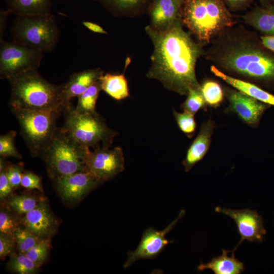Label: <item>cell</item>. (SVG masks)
I'll return each instance as SVG.
<instances>
[{
    "label": "cell",
    "instance_id": "1",
    "mask_svg": "<svg viewBox=\"0 0 274 274\" xmlns=\"http://www.w3.org/2000/svg\"><path fill=\"white\" fill-rule=\"evenodd\" d=\"M208 45L204 55L219 70L263 89L274 90V52L263 46L256 33L234 25Z\"/></svg>",
    "mask_w": 274,
    "mask_h": 274
},
{
    "label": "cell",
    "instance_id": "2",
    "mask_svg": "<svg viewBox=\"0 0 274 274\" xmlns=\"http://www.w3.org/2000/svg\"><path fill=\"white\" fill-rule=\"evenodd\" d=\"M182 23L180 18L165 29L146 27L154 47L152 65L147 76L159 80L168 90L187 95L190 89L201 87L195 66L198 59L204 55L205 45L195 42L184 30Z\"/></svg>",
    "mask_w": 274,
    "mask_h": 274
},
{
    "label": "cell",
    "instance_id": "3",
    "mask_svg": "<svg viewBox=\"0 0 274 274\" xmlns=\"http://www.w3.org/2000/svg\"><path fill=\"white\" fill-rule=\"evenodd\" d=\"M11 86V110H48L63 112L66 107L62 85L49 83L38 70L30 71L8 80Z\"/></svg>",
    "mask_w": 274,
    "mask_h": 274
},
{
    "label": "cell",
    "instance_id": "4",
    "mask_svg": "<svg viewBox=\"0 0 274 274\" xmlns=\"http://www.w3.org/2000/svg\"><path fill=\"white\" fill-rule=\"evenodd\" d=\"M181 14L183 23L205 45L235 25L223 0H184Z\"/></svg>",
    "mask_w": 274,
    "mask_h": 274
},
{
    "label": "cell",
    "instance_id": "5",
    "mask_svg": "<svg viewBox=\"0 0 274 274\" xmlns=\"http://www.w3.org/2000/svg\"><path fill=\"white\" fill-rule=\"evenodd\" d=\"M63 112L64 125L60 129L77 145L89 150L111 146L117 133L97 113H80L71 105Z\"/></svg>",
    "mask_w": 274,
    "mask_h": 274
},
{
    "label": "cell",
    "instance_id": "6",
    "mask_svg": "<svg viewBox=\"0 0 274 274\" xmlns=\"http://www.w3.org/2000/svg\"><path fill=\"white\" fill-rule=\"evenodd\" d=\"M13 41L42 52L52 51L57 44L59 29L55 17L16 16L11 28Z\"/></svg>",
    "mask_w": 274,
    "mask_h": 274
},
{
    "label": "cell",
    "instance_id": "7",
    "mask_svg": "<svg viewBox=\"0 0 274 274\" xmlns=\"http://www.w3.org/2000/svg\"><path fill=\"white\" fill-rule=\"evenodd\" d=\"M11 111L31 154L33 156H42L58 129L56 121L60 113L48 110Z\"/></svg>",
    "mask_w": 274,
    "mask_h": 274
},
{
    "label": "cell",
    "instance_id": "8",
    "mask_svg": "<svg viewBox=\"0 0 274 274\" xmlns=\"http://www.w3.org/2000/svg\"><path fill=\"white\" fill-rule=\"evenodd\" d=\"M90 151L77 145L58 128L42 156L49 174L56 179L86 170L85 159Z\"/></svg>",
    "mask_w": 274,
    "mask_h": 274
},
{
    "label": "cell",
    "instance_id": "9",
    "mask_svg": "<svg viewBox=\"0 0 274 274\" xmlns=\"http://www.w3.org/2000/svg\"><path fill=\"white\" fill-rule=\"evenodd\" d=\"M0 44L1 79L8 80L40 66L43 52L13 41H3Z\"/></svg>",
    "mask_w": 274,
    "mask_h": 274
},
{
    "label": "cell",
    "instance_id": "10",
    "mask_svg": "<svg viewBox=\"0 0 274 274\" xmlns=\"http://www.w3.org/2000/svg\"><path fill=\"white\" fill-rule=\"evenodd\" d=\"M86 169L100 182L109 180L124 169V157L121 147L101 148L90 151L85 161Z\"/></svg>",
    "mask_w": 274,
    "mask_h": 274
},
{
    "label": "cell",
    "instance_id": "11",
    "mask_svg": "<svg viewBox=\"0 0 274 274\" xmlns=\"http://www.w3.org/2000/svg\"><path fill=\"white\" fill-rule=\"evenodd\" d=\"M185 214V210H182L178 217L162 230H157L152 227L146 229L136 248L133 251L127 252V258L124 264V267L127 268L140 259H152L157 257L169 244L173 242L166 238V235Z\"/></svg>",
    "mask_w": 274,
    "mask_h": 274
},
{
    "label": "cell",
    "instance_id": "12",
    "mask_svg": "<svg viewBox=\"0 0 274 274\" xmlns=\"http://www.w3.org/2000/svg\"><path fill=\"white\" fill-rule=\"evenodd\" d=\"M215 211L230 217L236 224L241 239L236 246L229 252L234 253L245 240L258 243L263 241L266 230L264 227L263 219L257 211L249 209L232 210L220 207H217Z\"/></svg>",
    "mask_w": 274,
    "mask_h": 274
},
{
    "label": "cell",
    "instance_id": "13",
    "mask_svg": "<svg viewBox=\"0 0 274 274\" xmlns=\"http://www.w3.org/2000/svg\"><path fill=\"white\" fill-rule=\"evenodd\" d=\"M224 94L229 102L228 110L252 127L259 125L264 113L270 107L236 89L226 88Z\"/></svg>",
    "mask_w": 274,
    "mask_h": 274
},
{
    "label": "cell",
    "instance_id": "14",
    "mask_svg": "<svg viewBox=\"0 0 274 274\" xmlns=\"http://www.w3.org/2000/svg\"><path fill=\"white\" fill-rule=\"evenodd\" d=\"M56 182L59 194L67 201L80 200L101 183L87 170L60 177Z\"/></svg>",
    "mask_w": 274,
    "mask_h": 274
},
{
    "label": "cell",
    "instance_id": "15",
    "mask_svg": "<svg viewBox=\"0 0 274 274\" xmlns=\"http://www.w3.org/2000/svg\"><path fill=\"white\" fill-rule=\"evenodd\" d=\"M26 229L41 238H49L55 232L56 220L47 203L42 201L25 214L22 220Z\"/></svg>",
    "mask_w": 274,
    "mask_h": 274
},
{
    "label": "cell",
    "instance_id": "16",
    "mask_svg": "<svg viewBox=\"0 0 274 274\" xmlns=\"http://www.w3.org/2000/svg\"><path fill=\"white\" fill-rule=\"evenodd\" d=\"M182 5L178 0H153L148 6L153 27L163 30L181 18Z\"/></svg>",
    "mask_w": 274,
    "mask_h": 274
},
{
    "label": "cell",
    "instance_id": "17",
    "mask_svg": "<svg viewBox=\"0 0 274 274\" xmlns=\"http://www.w3.org/2000/svg\"><path fill=\"white\" fill-rule=\"evenodd\" d=\"M102 74L103 72L97 68L85 70L72 75L67 82L62 84L63 98L66 108L71 105V100L73 98L79 96L98 81Z\"/></svg>",
    "mask_w": 274,
    "mask_h": 274
},
{
    "label": "cell",
    "instance_id": "18",
    "mask_svg": "<svg viewBox=\"0 0 274 274\" xmlns=\"http://www.w3.org/2000/svg\"><path fill=\"white\" fill-rule=\"evenodd\" d=\"M214 127V122L211 119L201 125L198 135L189 147L183 161L185 172H189L207 154L211 145Z\"/></svg>",
    "mask_w": 274,
    "mask_h": 274
},
{
    "label": "cell",
    "instance_id": "19",
    "mask_svg": "<svg viewBox=\"0 0 274 274\" xmlns=\"http://www.w3.org/2000/svg\"><path fill=\"white\" fill-rule=\"evenodd\" d=\"M210 70L216 77L222 79L235 89L268 105L274 106V95L260 86L230 76L212 64Z\"/></svg>",
    "mask_w": 274,
    "mask_h": 274
},
{
    "label": "cell",
    "instance_id": "20",
    "mask_svg": "<svg viewBox=\"0 0 274 274\" xmlns=\"http://www.w3.org/2000/svg\"><path fill=\"white\" fill-rule=\"evenodd\" d=\"M244 22L263 36H274V5L256 6L242 16Z\"/></svg>",
    "mask_w": 274,
    "mask_h": 274
},
{
    "label": "cell",
    "instance_id": "21",
    "mask_svg": "<svg viewBox=\"0 0 274 274\" xmlns=\"http://www.w3.org/2000/svg\"><path fill=\"white\" fill-rule=\"evenodd\" d=\"M229 251L222 250L221 255L213 257L207 263L200 262L197 267V270L202 271L206 269H211L215 274H240L244 272V263L236 259L234 253L232 256H228Z\"/></svg>",
    "mask_w": 274,
    "mask_h": 274
},
{
    "label": "cell",
    "instance_id": "22",
    "mask_svg": "<svg viewBox=\"0 0 274 274\" xmlns=\"http://www.w3.org/2000/svg\"><path fill=\"white\" fill-rule=\"evenodd\" d=\"M7 10L16 16L47 15L51 14V0H6Z\"/></svg>",
    "mask_w": 274,
    "mask_h": 274
},
{
    "label": "cell",
    "instance_id": "23",
    "mask_svg": "<svg viewBox=\"0 0 274 274\" xmlns=\"http://www.w3.org/2000/svg\"><path fill=\"white\" fill-rule=\"evenodd\" d=\"M101 90L116 100L129 96L128 83L123 74H102L99 78Z\"/></svg>",
    "mask_w": 274,
    "mask_h": 274
},
{
    "label": "cell",
    "instance_id": "24",
    "mask_svg": "<svg viewBox=\"0 0 274 274\" xmlns=\"http://www.w3.org/2000/svg\"><path fill=\"white\" fill-rule=\"evenodd\" d=\"M114 15L134 14L148 8L150 0H93Z\"/></svg>",
    "mask_w": 274,
    "mask_h": 274
},
{
    "label": "cell",
    "instance_id": "25",
    "mask_svg": "<svg viewBox=\"0 0 274 274\" xmlns=\"http://www.w3.org/2000/svg\"><path fill=\"white\" fill-rule=\"evenodd\" d=\"M100 90L101 89L98 80L78 97L76 110L83 113L96 114V104Z\"/></svg>",
    "mask_w": 274,
    "mask_h": 274
},
{
    "label": "cell",
    "instance_id": "26",
    "mask_svg": "<svg viewBox=\"0 0 274 274\" xmlns=\"http://www.w3.org/2000/svg\"><path fill=\"white\" fill-rule=\"evenodd\" d=\"M201 91L207 105L219 106L223 101L224 92L220 85L213 80H206L201 85Z\"/></svg>",
    "mask_w": 274,
    "mask_h": 274
},
{
    "label": "cell",
    "instance_id": "27",
    "mask_svg": "<svg viewBox=\"0 0 274 274\" xmlns=\"http://www.w3.org/2000/svg\"><path fill=\"white\" fill-rule=\"evenodd\" d=\"M8 265L11 270L19 274H33L38 268L31 259L20 253L11 255Z\"/></svg>",
    "mask_w": 274,
    "mask_h": 274
},
{
    "label": "cell",
    "instance_id": "28",
    "mask_svg": "<svg viewBox=\"0 0 274 274\" xmlns=\"http://www.w3.org/2000/svg\"><path fill=\"white\" fill-rule=\"evenodd\" d=\"M14 239L19 253L25 254L42 238L25 227H17L14 232Z\"/></svg>",
    "mask_w": 274,
    "mask_h": 274
},
{
    "label": "cell",
    "instance_id": "29",
    "mask_svg": "<svg viewBox=\"0 0 274 274\" xmlns=\"http://www.w3.org/2000/svg\"><path fill=\"white\" fill-rule=\"evenodd\" d=\"M200 88H192L189 90L185 101L181 105V108L184 111L194 115L200 110L206 108L207 104Z\"/></svg>",
    "mask_w": 274,
    "mask_h": 274
},
{
    "label": "cell",
    "instance_id": "30",
    "mask_svg": "<svg viewBox=\"0 0 274 274\" xmlns=\"http://www.w3.org/2000/svg\"><path fill=\"white\" fill-rule=\"evenodd\" d=\"M50 248L49 238H42L25 255L39 268L46 260Z\"/></svg>",
    "mask_w": 274,
    "mask_h": 274
},
{
    "label": "cell",
    "instance_id": "31",
    "mask_svg": "<svg viewBox=\"0 0 274 274\" xmlns=\"http://www.w3.org/2000/svg\"><path fill=\"white\" fill-rule=\"evenodd\" d=\"M17 132L11 130L0 136V156L3 158L12 157L21 159V156L15 145V138Z\"/></svg>",
    "mask_w": 274,
    "mask_h": 274
},
{
    "label": "cell",
    "instance_id": "32",
    "mask_svg": "<svg viewBox=\"0 0 274 274\" xmlns=\"http://www.w3.org/2000/svg\"><path fill=\"white\" fill-rule=\"evenodd\" d=\"M9 207L19 214H26L34 209L38 204L36 198L29 195H18L8 200Z\"/></svg>",
    "mask_w": 274,
    "mask_h": 274
},
{
    "label": "cell",
    "instance_id": "33",
    "mask_svg": "<svg viewBox=\"0 0 274 274\" xmlns=\"http://www.w3.org/2000/svg\"><path fill=\"white\" fill-rule=\"evenodd\" d=\"M173 114L180 130L184 133L190 136L195 131L196 124L194 115L184 111L182 113L173 111Z\"/></svg>",
    "mask_w": 274,
    "mask_h": 274
},
{
    "label": "cell",
    "instance_id": "34",
    "mask_svg": "<svg viewBox=\"0 0 274 274\" xmlns=\"http://www.w3.org/2000/svg\"><path fill=\"white\" fill-rule=\"evenodd\" d=\"M17 227V223L13 216L6 210H1L0 233L14 238Z\"/></svg>",
    "mask_w": 274,
    "mask_h": 274
},
{
    "label": "cell",
    "instance_id": "35",
    "mask_svg": "<svg viewBox=\"0 0 274 274\" xmlns=\"http://www.w3.org/2000/svg\"><path fill=\"white\" fill-rule=\"evenodd\" d=\"M7 176L13 189L21 185L23 175V166L22 164H13L6 167Z\"/></svg>",
    "mask_w": 274,
    "mask_h": 274
},
{
    "label": "cell",
    "instance_id": "36",
    "mask_svg": "<svg viewBox=\"0 0 274 274\" xmlns=\"http://www.w3.org/2000/svg\"><path fill=\"white\" fill-rule=\"evenodd\" d=\"M21 186L29 189H35L40 191L43 190L40 177L30 172L23 173Z\"/></svg>",
    "mask_w": 274,
    "mask_h": 274
},
{
    "label": "cell",
    "instance_id": "37",
    "mask_svg": "<svg viewBox=\"0 0 274 274\" xmlns=\"http://www.w3.org/2000/svg\"><path fill=\"white\" fill-rule=\"evenodd\" d=\"M14 242L13 237L0 233V257L1 258L12 253Z\"/></svg>",
    "mask_w": 274,
    "mask_h": 274
},
{
    "label": "cell",
    "instance_id": "38",
    "mask_svg": "<svg viewBox=\"0 0 274 274\" xmlns=\"http://www.w3.org/2000/svg\"><path fill=\"white\" fill-rule=\"evenodd\" d=\"M12 187L9 181L6 167L0 172V198L3 199L12 191Z\"/></svg>",
    "mask_w": 274,
    "mask_h": 274
},
{
    "label": "cell",
    "instance_id": "39",
    "mask_svg": "<svg viewBox=\"0 0 274 274\" xmlns=\"http://www.w3.org/2000/svg\"><path fill=\"white\" fill-rule=\"evenodd\" d=\"M254 0H223L230 10L238 11L247 9Z\"/></svg>",
    "mask_w": 274,
    "mask_h": 274
},
{
    "label": "cell",
    "instance_id": "40",
    "mask_svg": "<svg viewBox=\"0 0 274 274\" xmlns=\"http://www.w3.org/2000/svg\"><path fill=\"white\" fill-rule=\"evenodd\" d=\"M11 13L6 10H1L0 12V43L4 40V32L6 27L7 20Z\"/></svg>",
    "mask_w": 274,
    "mask_h": 274
},
{
    "label": "cell",
    "instance_id": "41",
    "mask_svg": "<svg viewBox=\"0 0 274 274\" xmlns=\"http://www.w3.org/2000/svg\"><path fill=\"white\" fill-rule=\"evenodd\" d=\"M83 25L90 30L98 33L107 34V32L98 24L88 21L82 22Z\"/></svg>",
    "mask_w": 274,
    "mask_h": 274
},
{
    "label": "cell",
    "instance_id": "42",
    "mask_svg": "<svg viewBox=\"0 0 274 274\" xmlns=\"http://www.w3.org/2000/svg\"><path fill=\"white\" fill-rule=\"evenodd\" d=\"M260 38L263 46L274 52V36H262Z\"/></svg>",
    "mask_w": 274,
    "mask_h": 274
},
{
    "label": "cell",
    "instance_id": "43",
    "mask_svg": "<svg viewBox=\"0 0 274 274\" xmlns=\"http://www.w3.org/2000/svg\"><path fill=\"white\" fill-rule=\"evenodd\" d=\"M258 1L261 3L262 6H265L267 5L268 4L270 3H268V2H269V0H258Z\"/></svg>",
    "mask_w": 274,
    "mask_h": 274
},
{
    "label": "cell",
    "instance_id": "44",
    "mask_svg": "<svg viewBox=\"0 0 274 274\" xmlns=\"http://www.w3.org/2000/svg\"><path fill=\"white\" fill-rule=\"evenodd\" d=\"M179 2L182 5L184 0H178Z\"/></svg>",
    "mask_w": 274,
    "mask_h": 274
},
{
    "label": "cell",
    "instance_id": "45",
    "mask_svg": "<svg viewBox=\"0 0 274 274\" xmlns=\"http://www.w3.org/2000/svg\"><path fill=\"white\" fill-rule=\"evenodd\" d=\"M269 1L271 2V4L274 5V0H269Z\"/></svg>",
    "mask_w": 274,
    "mask_h": 274
}]
</instances>
